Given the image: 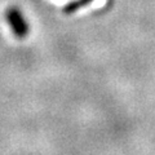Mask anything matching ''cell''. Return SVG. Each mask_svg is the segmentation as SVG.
Instances as JSON below:
<instances>
[{
	"mask_svg": "<svg viewBox=\"0 0 155 155\" xmlns=\"http://www.w3.org/2000/svg\"><path fill=\"white\" fill-rule=\"evenodd\" d=\"M5 17H7L8 25L11 26L13 34L17 38L22 39L28 34V25L18 8H14V7L9 8L5 13Z\"/></svg>",
	"mask_w": 155,
	"mask_h": 155,
	"instance_id": "obj_1",
	"label": "cell"
}]
</instances>
